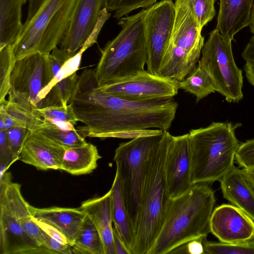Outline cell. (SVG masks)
<instances>
[{"instance_id":"cell-29","label":"cell","mask_w":254,"mask_h":254,"mask_svg":"<svg viewBox=\"0 0 254 254\" xmlns=\"http://www.w3.org/2000/svg\"><path fill=\"white\" fill-rule=\"evenodd\" d=\"M79 78L76 72L57 83L43 100V108L67 106Z\"/></svg>"},{"instance_id":"cell-10","label":"cell","mask_w":254,"mask_h":254,"mask_svg":"<svg viewBox=\"0 0 254 254\" xmlns=\"http://www.w3.org/2000/svg\"><path fill=\"white\" fill-rule=\"evenodd\" d=\"M175 13L172 0H161L145 8L144 30L147 70L152 74L159 75L163 56L170 41Z\"/></svg>"},{"instance_id":"cell-17","label":"cell","mask_w":254,"mask_h":254,"mask_svg":"<svg viewBox=\"0 0 254 254\" xmlns=\"http://www.w3.org/2000/svg\"><path fill=\"white\" fill-rule=\"evenodd\" d=\"M175 13L170 43L200 55L204 38L201 35L190 0H176Z\"/></svg>"},{"instance_id":"cell-11","label":"cell","mask_w":254,"mask_h":254,"mask_svg":"<svg viewBox=\"0 0 254 254\" xmlns=\"http://www.w3.org/2000/svg\"><path fill=\"white\" fill-rule=\"evenodd\" d=\"M113 96L132 101H148L174 97L179 81L144 70L123 81L98 87Z\"/></svg>"},{"instance_id":"cell-34","label":"cell","mask_w":254,"mask_h":254,"mask_svg":"<svg viewBox=\"0 0 254 254\" xmlns=\"http://www.w3.org/2000/svg\"><path fill=\"white\" fill-rule=\"evenodd\" d=\"M205 254H254V239L243 243H225L203 241Z\"/></svg>"},{"instance_id":"cell-2","label":"cell","mask_w":254,"mask_h":254,"mask_svg":"<svg viewBox=\"0 0 254 254\" xmlns=\"http://www.w3.org/2000/svg\"><path fill=\"white\" fill-rule=\"evenodd\" d=\"M214 192L209 184H196L172 199L161 230L147 254H168L197 238H206L214 209Z\"/></svg>"},{"instance_id":"cell-6","label":"cell","mask_w":254,"mask_h":254,"mask_svg":"<svg viewBox=\"0 0 254 254\" xmlns=\"http://www.w3.org/2000/svg\"><path fill=\"white\" fill-rule=\"evenodd\" d=\"M31 206L22 195L20 184L10 172L0 176V254H53L25 231L33 220Z\"/></svg>"},{"instance_id":"cell-42","label":"cell","mask_w":254,"mask_h":254,"mask_svg":"<svg viewBox=\"0 0 254 254\" xmlns=\"http://www.w3.org/2000/svg\"><path fill=\"white\" fill-rule=\"evenodd\" d=\"M205 239H206V238H200L192 240L185 244L175 249L170 254H204L203 241Z\"/></svg>"},{"instance_id":"cell-21","label":"cell","mask_w":254,"mask_h":254,"mask_svg":"<svg viewBox=\"0 0 254 254\" xmlns=\"http://www.w3.org/2000/svg\"><path fill=\"white\" fill-rule=\"evenodd\" d=\"M33 217L58 229L71 246L86 214L78 208L51 207L36 208L31 206Z\"/></svg>"},{"instance_id":"cell-39","label":"cell","mask_w":254,"mask_h":254,"mask_svg":"<svg viewBox=\"0 0 254 254\" xmlns=\"http://www.w3.org/2000/svg\"><path fill=\"white\" fill-rule=\"evenodd\" d=\"M235 161L240 167L245 169L254 167V138L240 144Z\"/></svg>"},{"instance_id":"cell-18","label":"cell","mask_w":254,"mask_h":254,"mask_svg":"<svg viewBox=\"0 0 254 254\" xmlns=\"http://www.w3.org/2000/svg\"><path fill=\"white\" fill-rule=\"evenodd\" d=\"M219 182L223 197L254 221V183L246 170L234 166Z\"/></svg>"},{"instance_id":"cell-4","label":"cell","mask_w":254,"mask_h":254,"mask_svg":"<svg viewBox=\"0 0 254 254\" xmlns=\"http://www.w3.org/2000/svg\"><path fill=\"white\" fill-rule=\"evenodd\" d=\"M238 124L212 122L189 133L192 185L220 181L235 166Z\"/></svg>"},{"instance_id":"cell-49","label":"cell","mask_w":254,"mask_h":254,"mask_svg":"<svg viewBox=\"0 0 254 254\" xmlns=\"http://www.w3.org/2000/svg\"><path fill=\"white\" fill-rule=\"evenodd\" d=\"M245 170H246L251 179L254 183V167Z\"/></svg>"},{"instance_id":"cell-32","label":"cell","mask_w":254,"mask_h":254,"mask_svg":"<svg viewBox=\"0 0 254 254\" xmlns=\"http://www.w3.org/2000/svg\"><path fill=\"white\" fill-rule=\"evenodd\" d=\"M46 122L45 126L38 130L64 148L80 146L87 143L85 138L80 135L77 129L64 130Z\"/></svg>"},{"instance_id":"cell-38","label":"cell","mask_w":254,"mask_h":254,"mask_svg":"<svg viewBox=\"0 0 254 254\" xmlns=\"http://www.w3.org/2000/svg\"><path fill=\"white\" fill-rule=\"evenodd\" d=\"M8 142L12 153V162L19 159V154L30 130L22 127H14L6 129Z\"/></svg>"},{"instance_id":"cell-22","label":"cell","mask_w":254,"mask_h":254,"mask_svg":"<svg viewBox=\"0 0 254 254\" xmlns=\"http://www.w3.org/2000/svg\"><path fill=\"white\" fill-rule=\"evenodd\" d=\"M200 56L169 43L161 62L159 75L182 81L196 66Z\"/></svg>"},{"instance_id":"cell-24","label":"cell","mask_w":254,"mask_h":254,"mask_svg":"<svg viewBox=\"0 0 254 254\" xmlns=\"http://www.w3.org/2000/svg\"><path fill=\"white\" fill-rule=\"evenodd\" d=\"M76 0H67L55 12L42 37L38 53L50 54L60 45L68 29Z\"/></svg>"},{"instance_id":"cell-43","label":"cell","mask_w":254,"mask_h":254,"mask_svg":"<svg viewBox=\"0 0 254 254\" xmlns=\"http://www.w3.org/2000/svg\"><path fill=\"white\" fill-rule=\"evenodd\" d=\"M32 219L40 229L51 237L63 244L70 245L67 238L56 227L34 217Z\"/></svg>"},{"instance_id":"cell-40","label":"cell","mask_w":254,"mask_h":254,"mask_svg":"<svg viewBox=\"0 0 254 254\" xmlns=\"http://www.w3.org/2000/svg\"><path fill=\"white\" fill-rule=\"evenodd\" d=\"M12 164L11 150L8 142L6 129L0 130V176L7 171Z\"/></svg>"},{"instance_id":"cell-33","label":"cell","mask_w":254,"mask_h":254,"mask_svg":"<svg viewBox=\"0 0 254 254\" xmlns=\"http://www.w3.org/2000/svg\"><path fill=\"white\" fill-rule=\"evenodd\" d=\"M16 61L12 45L0 49V103L6 100L11 88L10 77Z\"/></svg>"},{"instance_id":"cell-46","label":"cell","mask_w":254,"mask_h":254,"mask_svg":"<svg viewBox=\"0 0 254 254\" xmlns=\"http://www.w3.org/2000/svg\"><path fill=\"white\" fill-rule=\"evenodd\" d=\"M29 5L26 21L30 19L46 0H28Z\"/></svg>"},{"instance_id":"cell-15","label":"cell","mask_w":254,"mask_h":254,"mask_svg":"<svg viewBox=\"0 0 254 254\" xmlns=\"http://www.w3.org/2000/svg\"><path fill=\"white\" fill-rule=\"evenodd\" d=\"M66 0H46L32 17L25 21L12 45L16 61L38 53L42 37L49 23Z\"/></svg>"},{"instance_id":"cell-30","label":"cell","mask_w":254,"mask_h":254,"mask_svg":"<svg viewBox=\"0 0 254 254\" xmlns=\"http://www.w3.org/2000/svg\"><path fill=\"white\" fill-rule=\"evenodd\" d=\"M42 118L58 127L67 130L75 129L78 122L70 104L67 106H53L38 110Z\"/></svg>"},{"instance_id":"cell-7","label":"cell","mask_w":254,"mask_h":254,"mask_svg":"<svg viewBox=\"0 0 254 254\" xmlns=\"http://www.w3.org/2000/svg\"><path fill=\"white\" fill-rule=\"evenodd\" d=\"M163 132L137 136L120 144L115 150L116 172L121 179L125 203L135 231L148 161Z\"/></svg>"},{"instance_id":"cell-47","label":"cell","mask_w":254,"mask_h":254,"mask_svg":"<svg viewBox=\"0 0 254 254\" xmlns=\"http://www.w3.org/2000/svg\"><path fill=\"white\" fill-rule=\"evenodd\" d=\"M244 69L248 82L254 87V62H246Z\"/></svg>"},{"instance_id":"cell-45","label":"cell","mask_w":254,"mask_h":254,"mask_svg":"<svg viewBox=\"0 0 254 254\" xmlns=\"http://www.w3.org/2000/svg\"><path fill=\"white\" fill-rule=\"evenodd\" d=\"M242 57L246 62H254V34L245 47Z\"/></svg>"},{"instance_id":"cell-5","label":"cell","mask_w":254,"mask_h":254,"mask_svg":"<svg viewBox=\"0 0 254 254\" xmlns=\"http://www.w3.org/2000/svg\"><path fill=\"white\" fill-rule=\"evenodd\" d=\"M145 8L119 19L121 30L102 50L95 69L98 87L120 82L144 69L147 54L144 30Z\"/></svg>"},{"instance_id":"cell-12","label":"cell","mask_w":254,"mask_h":254,"mask_svg":"<svg viewBox=\"0 0 254 254\" xmlns=\"http://www.w3.org/2000/svg\"><path fill=\"white\" fill-rule=\"evenodd\" d=\"M165 177L170 198L183 194L192 186L189 133L171 137L165 160Z\"/></svg>"},{"instance_id":"cell-26","label":"cell","mask_w":254,"mask_h":254,"mask_svg":"<svg viewBox=\"0 0 254 254\" xmlns=\"http://www.w3.org/2000/svg\"><path fill=\"white\" fill-rule=\"evenodd\" d=\"M27 0H0V49L12 45L23 24L22 7Z\"/></svg>"},{"instance_id":"cell-23","label":"cell","mask_w":254,"mask_h":254,"mask_svg":"<svg viewBox=\"0 0 254 254\" xmlns=\"http://www.w3.org/2000/svg\"><path fill=\"white\" fill-rule=\"evenodd\" d=\"M110 190L114 226L131 254L135 231L125 203L121 179L117 172Z\"/></svg>"},{"instance_id":"cell-1","label":"cell","mask_w":254,"mask_h":254,"mask_svg":"<svg viewBox=\"0 0 254 254\" xmlns=\"http://www.w3.org/2000/svg\"><path fill=\"white\" fill-rule=\"evenodd\" d=\"M68 104L83 124L77 130L84 138H123L151 128L168 130L178 107L173 97L132 101L105 92L97 85L95 69L79 75Z\"/></svg>"},{"instance_id":"cell-44","label":"cell","mask_w":254,"mask_h":254,"mask_svg":"<svg viewBox=\"0 0 254 254\" xmlns=\"http://www.w3.org/2000/svg\"><path fill=\"white\" fill-rule=\"evenodd\" d=\"M113 244L115 254H131L114 226L113 227Z\"/></svg>"},{"instance_id":"cell-27","label":"cell","mask_w":254,"mask_h":254,"mask_svg":"<svg viewBox=\"0 0 254 254\" xmlns=\"http://www.w3.org/2000/svg\"><path fill=\"white\" fill-rule=\"evenodd\" d=\"M71 246L73 254H105L101 235L87 215Z\"/></svg>"},{"instance_id":"cell-19","label":"cell","mask_w":254,"mask_h":254,"mask_svg":"<svg viewBox=\"0 0 254 254\" xmlns=\"http://www.w3.org/2000/svg\"><path fill=\"white\" fill-rule=\"evenodd\" d=\"M216 29L234 40L236 34L249 26L254 0H220Z\"/></svg>"},{"instance_id":"cell-35","label":"cell","mask_w":254,"mask_h":254,"mask_svg":"<svg viewBox=\"0 0 254 254\" xmlns=\"http://www.w3.org/2000/svg\"><path fill=\"white\" fill-rule=\"evenodd\" d=\"M89 47L87 45L84 44L74 56L70 58L64 63L50 82L41 91L39 94L38 97L41 102V109L43 108V101L52 88L57 83L76 72L78 69L82 54Z\"/></svg>"},{"instance_id":"cell-25","label":"cell","mask_w":254,"mask_h":254,"mask_svg":"<svg viewBox=\"0 0 254 254\" xmlns=\"http://www.w3.org/2000/svg\"><path fill=\"white\" fill-rule=\"evenodd\" d=\"M101 158L97 147L90 143L65 148L61 170L73 175L88 174L97 168Z\"/></svg>"},{"instance_id":"cell-8","label":"cell","mask_w":254,"mask_h":254,"mask_svg":"<svg viewBox=\"0 0 254 254\" xmlns=\"http://www.w3.org/2000/svg\"><path fill=\"white\" fill-rule=\"evenodd\" d=\"M232 40L215 29L209 34L201 50L198 65L209 75L215 91L229 103L243 98V76L233 57Z\"/></svg>"},{"instance_id":"cell-41","label":"cell","mask_w":254,"mask_h":254,"mask_svg":"<svg viewBox=\"0 0 254 254\" xmlns=\"http://www.w3.org/2000/svg\"><path fill=\"white\" fill-rule=\"evenodd\" d=\"M40 230L42 232L44 245L46 248L54 252L55 254H73L72 248L71 245L63 244L51 237L41 229H40Z\"/></svg>"},{"instance_id":"cell-3","label":"cell","mask_w":254,"mask_h":254,"mask_svg":"<svg viewBox=\"0 0 254 254\" xmlns=\"http://www.w3.org/2000/svg\"><path fill=\"white\" fill-rule=\"evenodd\" d=\"M172 134L164 130L150 155L142 188L131 254H147L165 220L171 199L167 190L165 160Z\"/></svg>"},{"instance_id":"cell-9","label":"cell","mask_w":254,"mask_h":254,"mask_svg":"<svg viewBox=\"0 0 254 254\" xmlns=\"http://www.w3.org/2000/svg\"><path fill=\"white\" fill-rule=\"evenodd\" d=\"M54 77L49 54L38 52L17 60L11 74L8 101L41 118L38 95Z\"/></svg>"},{"instance_id":"cell-48","label":"cell","mask_w":254,"mask_h":254,"mask_svg":"<svg viewBox=\"0 0 254 254\" xmlns=\"http://www.w3.org/2000/svg\"><path fill=\"white\" fill-rule=\"evenodd\" d=\"M251 32L254 34V4L252 9L251 21L249 25Z\"/></svg>"},{"instance_id":"cell-13","label":"cell","mask_w":254,"mask_h":254,"mask_svg":"<svg viewBox=\"0 0 254 254\" xmlns=\"http://www.w3.org/2000/svg\"><path fill=\"white\" fill-rule=\"evenodd\" d=\"M210 232L222 243L250 241L254 239V221L236 206L223 204L213 211Z\"/></svg>"},{"instance_id":"cell-16","label":"cell","mask_w":254,"mask_h":254,"mask_svg":"<svg viewBox=\"0 0 254 254\" xmlns=\"http://www.w3.org/2000/svg\"><path fill=\"white\" fill-rule=\"evenodd\" d=\"M65 149L39 130L30 131L19 160L38 170H61Z\"/></svg>"},{"instance_id":"cell-36","label":"cell","mask_w":254,"mask_h":254,"mask_svg":"<svg viewBox=\"0 0 254 254\" xmlns=\"http://www.w3.org/2000/svg\"><path fill=\"white\" fill-rule=\"evenodd\" d=\"M157 0H104L103 7L113 12V17L119 19L139 8H146Z\"/></svg>"},{"instance_id":"cell-20","label":"cell","mask_w":254,"mask_h":254,"mask_svg":"<svg viewBox=\"0 0 254 254\" xmlns=\"http://www.w3.org/2000/svg\"><path fill=\"white\" fill-rule=\"evenodd\" d=\"M91 219L102 238L105 254H115L113 244L111 191L82 202L79 207Z\"/></svg>"},{"instance_id":"cell-31","label":"cell","mask_w":254,"mask_h":254,"mask_svg":"<svg viewBox=\"0 0 254 254\" xmlns=\"http://www.w3.org/2000/svg\"><path fill=\"white\" fill-rule=\"evenodd\" d=\"M0 113L8 116L30 131L38 130L47 123L44 119L21 109L8 100L0 103Z\"/></svg>"},{"instance_id":"cell-14","label":"cell","mask_w":254,"mask_h":254,"mask_svg":"<svg viewBox=\"0 0 254 254\" xmlns=\"http://www.w3.org/2000/svg\"><path fill=\"white\" fill-rule=\"evenodd\" d=\"M104 0H76L67 31L60 48L73 57L85 44L98 22Z\"/></svg>"},{"instance_id":"cell-28","label":"cell","mask_w":254,"mask_h":254,"mask_svg":"<svg viewBox=\"0 0 254 254\" xmlns=\"http://www.w3.org/2000/svg\"><path fill=\"white\" fill-rule=\"evenodd\" d=\"M179 87L194 95L197 102L216 91L211 78L198 65L183 81H179Z\"/></svg>"},{"instance_id":"cell-37","label":"cell","mask_w":254,"mask_h":254,"mask_svg":"<svg viewBox=\"0 0 254 254\" xmlns=\"http://www.w3.org/2000/svg\"><path fill=\"white\" fill-rule=\"evenodd\" d=\"M215 0H190L192 10L201 29L215 16Z\"/></svg>"}]
</instances>
